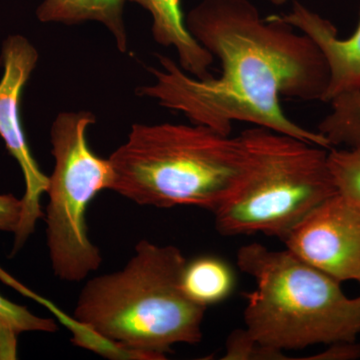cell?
<instances>
[{"label":"cell","mask_w":360,"mask_h":360,"mask_svg":"<svg viewBox=\"0 0 360 360\" xmlns=\"http://www.w3.org/2000/svg\"><path fill=\"white\" fill-rule=\"evenodd\" d=\"M22 214V200L11 194L0 195V231L15 232Z\"/></svg>","instance_id":"17"},{"label":"cell","mask_w":360,"mask_h":360,"mask_svg":"<svg viewBox=\"0 0 360 360\" xmlns=\"http://www.w3.org/2000/svg\"><path fill=\"white\" fill-rule=\"evenodd\" d=\"M328 103L330 111L319 123L316 131L328 139L331 148L360 149V89L343 92Z\"/></svg>","instance_id":"13"},{"label":"cell","mask_w":360,"mask_h":360,"mask_svg":"<svg viewBox=\"0 0 360 360\" xmlns=\"http://www.w3.org/2000/svg\"><path fill=\"white\" fill-rule=\"evenodd\" d=\"M319 354L303 357L305 360H355L360 359V345L354 342H335Z\"/></svg>","instance_id":"18"},{"label":"cell","mask_w":360,"mask_h":360,"mask_svg":"<svg viewBox=\"0 0 360 360\" xmlns=\"http://www.w3.org/2000/svg\"><path fill=\"white\" fill-rule=\"evenodd\" d=\"M236 277L221 258L203 255L187 260L181 276V288L187 297L207 309L224 302L233 291Z\"/></svg>","instance_id":"12"},{"label":"cell","mask_w":360,"mask_h":360,"mask_svg":"<svg viewBox=\"0 0 360 360\" xmlns=\"http://www.w3.org/2000/svg\"><path fill=\"white\" fill-rule=\"evenodd\" d=\"M278 16L314 40L323 54L329 70L323 103L360 89V11L356 30L345 39H340L333 23L300 2L293 1L290 13Z\"/></svg>","instance_id":"9"},{"label":"cell","mask_w":360,"mask_h":360,"mask_svg":"<svg viewBox=\"0 0 360 360\" xmlns=\"http://www.w3.org/2000/svg\"><path fill=\"white\" fill-rule=\"evenodd\" d=\"M238 266L255 279L246 293L245 329L266 347L300 350L354 342L360 335V296L348 297L340 281L290 250L260 243L243 246Z\"/></svg>","instance_id":"4"},{"label":"cell","mask_w":360,"mask_h":360,"mask_svg":"<svg viewBox=\"0 0 360 360\" xmlns=\"http://www.w3.org/2000/svg\"><path fill=\"white\" fill-rule=\"evenodd\" d=\"M58 324L51 319L33 314L27 307L0 295V360H14L18 355V338L22 333H53Z\"/></svg>","instance_id":"14"},{"label":"cell","mask_w":360,"mask_h":360,"mask_svg":"<svg viewBox=\"0 0 360 360\" xmlns=\"http://www.w3.org/2000/svg\"><path fill=\"white\" fill-rule=\"evenodd\" d=\"M134 252L123 269L87 281L73 319L123 355L167 359L174 345L200 342L206 309L182 290L187 259L179 248L143 239Z\"/></svg>","instance_id":"2"},{"label":"cell","mask_w":360,"mask_h":360,"mask_svg":"<svg viewBox=\"0 0 360 360\" xmlns=\"http://www.w3.org/2000/svg\"><path fill=\"white\" fill-rule=\"evenodd\" d=\"M189 32L219 60V77H191L168 56L150 68L153 84L136 89L189 122L231 135L234 122L274 130L330 149L326 137L291 120L281 97L323 101L328 63L314 40L278 15L262 18L250 0H202L186 18Z\"/></svg>","instance_id":"1"},{"label":"cell","mask_w":360,"mask_h":360,"mask_svg":"<svg viewBox=\"0 0 360 360\" xmlns=\"http://www.w3.org/2000/svg\"><path fill=\"white\" fill-rule=\"evenodd\" d=\"M96 123L90 111H65L51 130L53 172L49 176L46 245L54 276L68 283L84 281L103 264L98 248L89 236L87 208L113 184L110 160L92 151L87 139Z\"/></svg>","instance_id":"6"},{"label":"cell","mask_w":360,"mask_h":360,"mask_svg":"<svg viewBox=\"0 0 360 360\" xmlns=\"http://www.w3.org/2000/svg\"><path fill=\"white\" fill-rule=\"evenodd\" d=\"M251 155L238 193L214 214L224 236L264 233L281 240L317 205L338 193L329 149L255 127L243 132Z\"/></svg>","instance_id":"5"},{"label":"cell","mask_w":360,"mask_h":360,"mask_svg":"<svg viewBox=\"0 0 360 360\" xmlns=\"http://www.w3.org/2000/svg\"><path fill=\"white\" fill-rule=\"evenodd\" d=\"M224 360H288L284 352L266 347L253 338L245 328L232 331L225 345Z\"/></svg>","instance_id":"16"},{"label":"cell","mask_w":360,"mask_h":360,"mask_svg":"<svg viewBox=\"0 0 360 360\" xmlns=\"http://www.w3.org/2000/svg\"><path fill=\"white\" fill-rule=\"evenodd\" d=\"M286 250L335 281L360 283V207L336 193L283 239Z\"/></svg>","instance_id":"8"},{"label":"cell","mask_w":360,"mask_h":360,"mask_svg":"<svg viewBox=\"0 0 360 360\" xmlns=\"http://www.w3.org/2000/svg\"><path fill=\"white\" fill-rule=\"evenodd\" d=\"M111 191L139 205L217 212L238 193L251 165L248 141L205 125L134 123L111 153Z\"/></svg>","instance_id":"3"},{"label":"cell","mask_w":360,"mask_h":360,"mask_svg":"<svg viewBox=\"0 0 360 360\" xmlns=\"http://www.w3.org/2000/svg\"><path fill=\"white\" fill-rule=\"evenodd\" d=\"M37 61L39 52L25 37L13 35L4 42L1 54L4 72L0 80V136L20 165L25 182V195L21 198L22 214L14 232L13 255L25 245L34 231L37 220L44 217L40 200L49 186V176L40 169L26 141L20 116L21 94Z\"/></svg>","instance_id":"7"},{"label":"cell","mask_w":360,"mask_h":360,"mask_svg":"<svg viewBox=\"0 0 360 360\" xmlns=\"http://www.w3.org/2000/svg\"><path fill=\"white\" fill-rule=\"evenodd\" d=\"M148 11L153 18L151 33L156 44L174 47L177 52L179 65L198 79L212 78V66L214 58L198 44L186 23L180 0H129Z\"/></svg>","instance_id":"10"},{"label":"cell","mask_w":360,"mask_h":360,"mask_svg":"<svg viewBox=\"0 0 360 360\" xmlns=\"http://www.w3.org/2000/svg\"><path fill=\"white\" fill-rule=\"evenodd\" d=\"M125 0H44L37 8V18L45 23L77 25L96 21L115 37L118 51H129V37L123 20Z\"/></svg>","instance_id":"11"},{"label":"cell","mask_w":360,"mask_h":360,"mask_svg":"<svg viewBox=\"0 0 360 360\" xmlns=\"http://www.w3.org/2000/svg\"><path fill=\"white\" fill-rule=\"evenodd\" d=\"M267 1H269L270 4H276V6H283L288 0H267Z\"/></svg>","instance_id":"19"},{"label":"cell","mask_w":360,"mask_h":360,"mask_svg":"<svg viewBox=\"0 0 360 360\" xmlns=\"http://www.w3.org/2000/svg\"><path fill=\"white\" fill-rule=\"evenodd\" d=\"M328 162L338 193L360 207V149L330 148Z\"/></svg>","instance_id":"15"}]
</instances>
